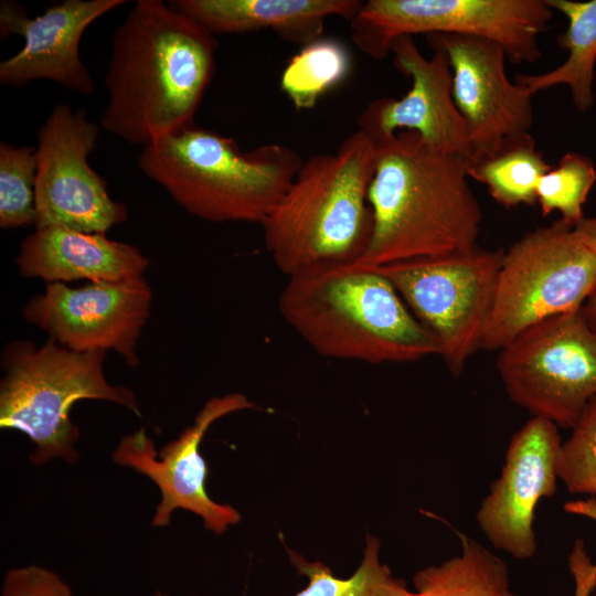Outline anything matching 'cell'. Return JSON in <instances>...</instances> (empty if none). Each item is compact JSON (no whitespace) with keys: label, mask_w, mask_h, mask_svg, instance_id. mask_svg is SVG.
<instances>
[{"label":"cell","mask_w":596,"mask_h":596,"mask_svg":"<svg viewBox=\"0 0 596 596\" xmlns=\"http://www.w3.org/2000/svg\"><path fill=\"white\" fill-rule=\"evenodd\" d=\"M217 47L212 33L171 4L138 0L113 34L102 128L143 147L193 124Z\"/></svg>","instance_id":"obj_1"},{"label":"cell","mask_w":596,"mask_h":596,"mask_svg":"<svg viewBox=\"0 0 596 596\" xmlns=\"http://www.w3.org/2000/svg\"><path fill=\"white\" fill-rule=\"evenodd\" d=\"M287 552L297 572L308 577L307 587L294 596H404L408 590L381 562L380 541L372 535L366 536L363 558L348 578L334 576L327 565L310 562L290 549Z\"/></svg>","instance_id":"obj_24"},{"label":"cell","mask_w":596,"mask_h":596,"mask_svg":"<svg viewBox=\"0 0 596 596\" xmlns=\"http://www.w3.org/2000/svg\"><path fill=\"white\" fill-rule=\"evenodd\" d=\"M456 533L460 554L416 572L415 590L405 596H514L504 561L470 536Z\"/></svg>","instance_id":"obj_21"},{"label":"cell","mask_w":596,"mask_h":596,"mask_svg":"<svg viewBox=\"0 0 596 596\" xmlns=\"http://www.w3.org/2000/svg\"><path fill=\"white\" fill-rule=\"evenodd\" d=\"M36 148L0 145V226L35 223Z\"/></svg>","instance_id":"obj_26"},{"label":"cell","mask_w":596,"mask_h":596,"mask_svg":"<svg viewBox=\"0 0 596 596\" xmlns=\"http://www.w3.org/2000/svg\"><path fill=\"white\" fill-rule=\"evenodd\" d=\"M562 445L557 426L533 416L510 439L501 473L476 513L491 545L517 560L538 550L534 511L542 498L557 489V457Z\"/></svg>","instance_id":"obj_15"},{"label":"cell","mask_w":596,"mask_h":596,"mask_svg":"<svg viewBox=\"0 0 596 596\" xmlns=\"http://www.w3.org/2000/svg\"><path fill=\"white\" fill-rule=\"evenodd\" d=\"M563 508L568 513L584 515L596 521V500L594 498L587 500L568 501L563 505Z\"/></svg>","instance_id":"obj_31"},{"label":"cell","mask_w":596,"mask_h":596,"mask_svg":"<svg viewBox=\"0 0 596 596\" xmlns=\"http://www.w3.org/2000/svg\"><path fill=\"white\" fill-rule=\"evenodd\" d=\"M98 126L84 109L58 104L38 131L35 228L67 227L106 233L128 219L127 207L114 201L107 182L88 163Z\"/></svg>","instance_id":"obj_11"},{"label":"cell","mask_w":596,"mask_h":596,"mask_svg":"<svg viewBox=\"0 0 596 596\" xmlns=\"http://www.w3.org/2000/svg\"><path fill=\"white\" fill-rule=\"evenodd\" d=\"M432 49L433 55L427 58L413 36L393 42L394 66L411 78L412 86L400 99L371 102L358 118V129L373 141L403 130L415 131L433 149L468 159V130L453 97L449 61L443 49Z\"/></svg>","instance_id":"obj_16"},{"label":"cell","mask_w":596,"mask_h":596,"mask_svg":"<svg viewBox=\"0 0 596 596\" xmlns=\"http://www.w3.org/2000/svg\"><path fill=\"white\" fill-rule=\"evenodd\" d=\"M106 351L77 352L49 339L8 343L1 355L0 426L25 434L35 445L33 464L78 459V427L70 417L79 400H104L141 416L135 393L111 385L104 373Z\"/></svg>","instance_id":"obj_6"},{"label":"cell","mask_w":596,"mask_h":596,"mask_svg":"<svg viewBox=\"0 0 596 596\" xmlns=\"http://www.w3.org/2000/svg\"><path fill=\"white\" fill-rule=\"evenodd\" d=\"M553 10L545 0H369L350 20L353 44L382 60L395 40L415 34H461L503 47L510 62L534 63Z\"/></svg>","instance_id":"obj_8"},{"label":"cell","mask_w":596,"mask_h":596,"mask_svg":"<svg viewBox=\"0 0 596 596\" xmlns=\"http://www.w3.org/2000/svg\"><path fill=\"white\" fill-rule=\"evenodd\" d=\"M557 477L572 493L596 494V396L583 409L561 445Z\"/></svg>","instance_id":"obj_27"},{"label":"cell","mask_w":596,"mask_h":596,"mask_svg":"<svg viewBox=\"0 0 596 596\" xmlns=\"http://www.w3.org/2000/svg\"><path fill=\"white\" fill-rule=\"evenodd\" d=\"M15 262L21 276L47 284L121 281L143 277L149 266L148 258L131 244L109 240L104 233L61 226L35 228L22 241Z\"/></svg>","instance_id":"obj_18"},{"label":"cell","mask_w":596,"mask_h":596,"mask_svg":"<svg viewBox=\"0 0 596 596\" xmlns=\"http://www.w3.org/2000/svg\"><path fill=\"white\" fill-rule=\"evenodd\" d=\"M151 301L152 291L143 277L91 281L79 288L51 283L43 294L30 298L22 316L64 348L77 352L114 350L135 368Z\"/></svg>","instance_id":"obj_12"},{"label":"cell","mask_w":596,"mask_h":596,"mask_svg":"<svg viewBox=\"0 0 596 596\" xmlns=\"http://www.w3.org/2000/svg\"><path fill=\"white\" fill-rule=\"evenodd\" d=\"M2 596H73L68 585L55 573L29 565L11 570L3 582Z\"/></svg>","instance_id":"obj_28"},{"label":"cell","mask_w":596,"mask_h":596,"mask_svg":"<svg viewBox=\"0 0 596 596\" xmlns=\"http://www.w3.org/2000/svg\"><path fill=\"white\" fill-rule=\"evenodd\" d=\"M595 181L596 169L590 158L565 153L539 183L536 203L542 215L558 211L561 220L575 227L585 217L583 206Z\"/></svg>","instance_id":"obj_25"},{"label":"cell","mask_w":596,"mask_h":596,"mask_svg":"<svg viewBox=\"0 0 596 596\" xmlns=\"http://www.w3.org/2000/svg\"><path fill=\"white\" fill-rule=\"evenodd\" d=\"M551 168L530 132L505 138L486 157L467 159L469 179L483 184L507 209L535 204L539 183Z\"/></svg>","instance_id":"obj_22"},{"label":"cell","mask_w":596,"mask_h":596,"mask_svg":"<svg viewBox=\"0 0 596 596\" xmlns=\"http://www.w3.org/2000/svg\"><path fill=\"white\" fill-rule=\"evenodd\" d=\"M126 3L125 0H64L30 19L23 6L1 1L0 34L21 35L23 46L0 63V82L23 86L49 79L84 95L95 92V83L79 56L85 30L99 17Z\"/></svg>","instance_id":"obj_17"},{"label":"cell","mask_w":596,"mask_h":596,"mask_svg":"<svg viewBox=\"0 0 596 596\" xmlns=\"http://www.w3.org/2000/svg\"><path fill=\"white\" fill-rule=\"evenodd\" d=\"M574 228L583 243L596 253V215L585 216Z\"/></svg>","instance_id":"obj_30"},{"label":"cell","mask_w":596,"mask_h":596,"mask_svg":"<svg viewBox=\"0 0 596 596\" xmlns=\"http://www.w3.org/2000/svg\"><path fill=\"white\" fill-rule=\"evenodd\" d=\"M177 10L210 33L270 30L289 43L306 45L322 36L327 19L351 20L359 0H174Z\"/></svg>","instance_id":"obj_19"},{"label":"cell","mask_w":596,"mask_h":596,"mask_svg":"<svg viewBox=\"0 0 596 596\" xmlns=\"http://www.w3.org/2000/svg\"><path fill=\"white\" fill-rule=\"evenodd\" d=\"M155 596H168V595H164L162 593H157Z\"/></svg>","instance_id":"obj_33"},{"label":"cell","mask_w":596,"mask_h":596,"mask_svg":"<svg viewBox=\"0 0 596 596\" xmlns=\"http://www.w3.org/2000/svg\"><path fill=\"white\" fill-rule=\"evenodd\" d=\"M304 160L288 146L242 151L230 137L194 123L142 147L138 167L189 213L205 221L262 223Z\"/></svg>","instance_id":"obj_5"},{"label":"cell","mask_w":596,"mask_h":596,"mask_svg":"<svg viewBox=\"0 0 596 596\" xmlns=\"http://www.w3.org/2000/svg\"><path fill=\"white\" fill-rule=\"evenodd\" d=\"M596 285V253L556 220L504 251L481 349L500 351L550 317L581 308Z\"/></svg>","instance_id":"obj_7"},{"label":"cell","mask_w":596,"mask_h":596,"mask_svg":"<svg viewBox=\"0 0 596 596\" xmlns=\"http://www.w3.org/2000/svg\"><path fill=\"white\" fill-rule=\"evenodd\" d=\"M374 143L368 192L373 234L358 264L377 267L476 248L483 215L467 158L437 151L408 130Z\"/></svg>","instance_id":"obj_2"},{"label":"cell","mask_w":596,"mask_h":596,"mask_svg":"<svg viewBox=\"0 0 596 596\" xmlns=\"http://www.w3.org/2000/svg\"><path fill=\"white\" fill-rule=\"evenodd\" d=\"M583 309L589 327L596 333V285L586 298Z\"/></svg>","instance_id":"obj_32"},{"label":"cell","mask_w":596,"mask_h":596,"mask_svg":"<svg viewBox=\"0 0 596 596\" xmlns=\"http://www.w3.org/2000/svg\"><path fill=\"white\" fill-rule=\"evenodd\" d=\"M374 156V141L356 129L334 152L302 162L262 223L266 248L281 273L361 260L373 234L368 192Z\"/></svg>","instance_id":"obj_4"},{"label":"cell","mask_w":596,"mask_h":596,"mask_svg":"<svg viewBox=\"0 0 596 596\" xmlns=\"http://www.w3.org/2000/svg\"><path fill=\"white\" fill-rule=\"evenodd\" d=\"M504 249L476 248L375 267L414 317L437 339L448 370L459 376L481 349Z\"/></svg>","instance_id":"obj_9"},{"label":"cell","mask_w":596,"mask_h":596,"mask_svg":"<svg viewBox=\"0 0 596 596\" xmlns=\"http://www.w3.org/2000/svg\"><path fill=\"white\" fill-rule=\"evenodd\" d=\"M351 66L345 44L321 36L289 60L280 75V89L295 109L310 110L324 93L344 81Z\"/></svg>","instance_id":"obj_23"},{"label":"cell","mask_w":596,"mask_h":596,"mask_svg":"<svg viewBox=\"0 0 596 596\" xmlns=\"http://www.w3.org/2000/svg\"><path fill=\"white\" fill-rule=\"evenodd\" d=\"M554 11L563 13L568 25L557 44L568 52L560 66L541 74H519L514 82L532 95L543 89L566 85L575 107L585 113L594 104V68L596 62V0H545Z\"/></svg>","instance_id":"obj_20"},{"label":"cell","mask_w":596,"mask_h":596,"mask_svg":"<svg viewBox=\"0 0 596 596\" xmlns=\"http://www.w3.org/2000/svg\"><path fill=\"white\" fill-rule=\"evenodd\" d=\"M278 306L322 356L380 364L440 353L437 339L375 267L353 263L300 270L288 276Z\"/></svg>","instance_id":"obj_3"},{"label":"cell","mask_w":596,"mask_h":596,"mask_svg":"<svg viewBox=\"0 0 596 596\" xmlns=\"http://www.w3.org/2000/svg\"><path fill=\"white\" fill-rule=\"evenodd\" d=\"M497 369L512 402L573 428L596 396V333L583 306L524 330L499 351Z\"/></svg>","instance_id":"obj_10"},{"label":"cell","mask_w":596,"mask_h":596,"mask_svg":"<svg viewBox=\"0 0 596 596\" xmlns=\"http://www.w3.org/2000/svg\"><path fill=\"white\" fill-rule=\"evenodd\" d=\"M568 568L575 584L574 596H589L596 587V564L592 563L582 539H576L573 544Z\"/></svg>","instance_id":"obj_29"},{"label":"cell","mask_w":596,"mask_h":596,"mask_svg":"<svg viewBox=\"0 0 596 596\" xmlns=\"http://www.w3.org/2000/svg\"><path fill=\"white\" fill-rule=\"evenodd\" d=\"M426 38L430 46H439L447 54L453 97L468 130V159L486 157L505 138L529 132L533 95L509 79L502 46L461 34L434 33Z\"/></svg>","instance_id":"obj_14"},{"label":"cell","mask_w":596,"mask_h":596,"mask_svg":"<svg viewBox=\"0 0 596 596\" xmlns=\"http://www.w3.org/2000/svg\"><path fill=\"white\" fill-rule=\"evenodd\" d=\"M254 407L242 393L211 397L198 413L191 426L159 451L143 428L125 436L113 451V460L135 469L151 479L159 488L161 500L152 526H166L177 509L199 515L204 526L222 534L241 520L228 504L212 500L205 490L207 467L200 445L211 425L231 413Z\"/></svg>","instance_id":"obj_13"}]
</instances>
